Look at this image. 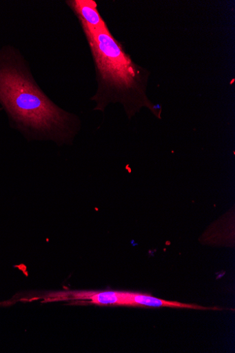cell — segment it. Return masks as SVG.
<instances>
[{
	"label": "cell",
	"mask_w": 235,
	"mask_h": 353,
	"mask_svg": "<svg viewBox=\"0 0 235 353\" xmlns=\"http://www.w3.org/2000/svg\"><path fill=\"white\" fill-rule=\"evenodd\" d=\"M129 306L132 307H174V308H186L195 310H209L210 308L204 307L196 305L184 304L178 302L167 301L152 296L141 294L129 293Z\"/></svg>",
	"instance_id": "277c9868"
},
{
	"label": "cell",
	"mask_w": 235,
	"mask_h": 353,
	"mask_svg": "<svg viewBox=\"0 0 235 353\" xmlns=\"http://www.w3.org/2000/svg\"><path fill=\"white\" fill-rule=\"evenodd\" d=\"M2 110H3L2 108H0V111H1Z\"/></svg>",
	"instance_id": "52a82bcc"
},
{
	"label": "cell",
	"mask_w": 235,
	"mask_h": 353,
	"mask_svg": "<svg viewBox=\"0 0 235 353\" xmlns=\"http://www.w3.org/2000/svg\"><path fill=\"white\" fill-rule=\"evenodd\" d=\"M65 4L78 18L84 34L97 33L110 29L99 12L94 0H66Z\"/></svg>",
	"instance_id": "3957f363"
},
{
	"label": "cell",
	"mask_w": 235,
	"mask_h": 353,
	"mask_svg": "<svg viewBox=\"0 0 235 353\" xmlns=\"http://www.w3.org/2000/svg\"><path fill=\"white\" fill-rule=\"evenodd\" d=\"M0 105L10 125L28 141L72 145L81 131L79 117L48 97L33 77L23 55L12 46L0 49Z\"/></svg>",
	"instance_id": "6da1fadb"
},
{
	"label": "cell",
	"mask_w": 235,
	"mask_h": 353,
	"mask_svg": "<svg viewBox=\"0 0 235 353\" xmlns=\"http://www.w3.org/2000/svg\"><path fill=\"white\" fill-rule=\"evenodd\" d=\"M90 300L96 305L129 306V293L127 292H98L79 293L73 294V299Z\"/></svg>",
	"instance_id": "5b68a950"
},
{
	"label": "cell",
	"mask_w": 235,
	"mask_h": 353,
	"mask_svg": "<svg viewBox=\"0 0 235 353\" xmlns=\"http://www.w3.org/2000/svg\"><path fill=\"white\" fill-rule=\"evenodd\" d=\"M151 112L159 119H161V112H162V107L161 104H156L154 105L153 103L151 110Z\"/></svg>",
	"instance_id": "8992f818"
},
{
	"label": "cell",
	"mask_w": 235,
	"mask_h": 353,
	"mask_svg": "<svg viewBox=\"0 0 235 353\" xmlns=\"http://www.w3.org/2000/svg\"><path fill=\"white\" fill-rule=\"evenodd\" d=\"M95 68L97 89L90 99L94 110L104 112L110 104H121L129 119L153 103L147 94L150 72L125 51L110 30L84 34Z\"/></svg>",
	"instance_id": "7a4b0ae2"
}]
</instances>
